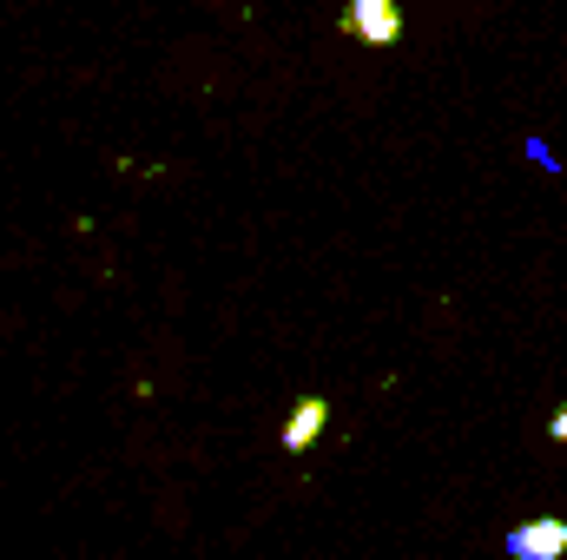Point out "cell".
<instances>
[{"mask_svg": "<svg viewBox=\"0 0 567 560\" xmlns=\"http://www.w3.org/2000/svg\"><path fill=\"white\" fill-rule=\"evenodd\" d=\"M337 33L370 40V46H396V40H403V7H396V0H350V7L337 13Z\"/></svg>", "mask_w": 567, "mask_h": 560, "instance_id": "1", "label": "cell"}, {"mask_svg": "<svg viewBox=\"0 0 567 560\" xmlns=\"http://www.w3.org/2000/svg\"><path fill=\"white\" fill-rule=\"evenodd\" d=\"M502 554L508 560H561L567 554V521H522L515 535H502Z\"/></svg>", "mask_w": 567, "mask_h": 560, "instance_id": "2", "label": "cell"}, {"mask_svg": "<svg viewBox=\"0 0 567 560\" xmlns=\"http://www.w3.org/2000/svg\"><path fill=\"white\" fill-rule=\"evenodd\" d=\"M323 428H330V403H323V396H303V403L284 416V455H310Z\"/></svg>", "mask_w": 567, "mask_h": 560, "instance_id": "3", "label": "cell"}, {"mask_svg": "<svg viewBox=\"0 0 567 560\" xmlns=\"http://www.w3.org/2000/svg\"><path fill=\"white\" fill-rule=\"evenodd\" d=\"M548 435H555V442H567V409H555V416H548Z\"/></svg>", "mask_w": 567, "mask_h": 560, "instance_id": "4", "label": "cell"}]
</instances>
